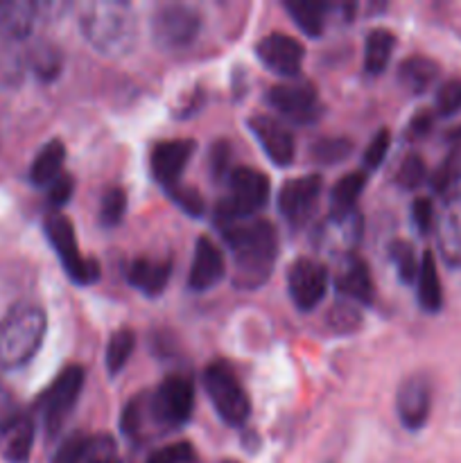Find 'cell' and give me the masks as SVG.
I'll return each mask as SVG.
<instances>
[{"instance_id": "4fadbf2b", "label": "cell", "mask_w": 461, "mask_h": 463, "mask_svg": "<svg viewBox=\"0 0 461 463\" xmlns=\"http://www.w3.org/2000/svg\"><path fill=\"white\" fill-rule=\"evenodd\" d=\"M324 184L319 175L289 179L278 193V211L292 226H303L315 213Z\"/></svg>"}, {"instance_id": "4dcf8cb0", "label": "cell", "mask_w": 461, "mask_h": 463, "mask_svg": "<svg viewBox=\"0 0 461 463\" xmlns=\"http://www.w3.org/2000/svg\"><path fill=\"white\" fill-rule=\"evenodd\" d=\"M353 152V140L339 138V136H330V138H319L312 143L310 156L316 163H324V165H334V163H342L343 158L351 156Z\"/></svg>"}, {"instance_id": "7bdbcfd3", "label": "cell", "mask_w": 461, "mask_h": 463, "mask_svg": "<svg viewBox=\"0 0 461 463\" xmlns=\"http://www.w3.org/2000/svg\"><path fill=\"white\" fill-rule=\"evenodd\" d=\"M32 59H34L32 66H34L36 75H39L41 80H52V77L59 72V66H61V59H59V54L54 52L52 48L36 50Z\"/></svg>"}, {"instance_id": "1f68e13d", "label": "cell", "mask_w": 461, "mask_h": 463, "mask_svg": "<svg viewBox=\"0 0 461 463\" xmlns=\"http://www.w3.org/2000/svg\"><path fill=\"white\" fill-rule=\"evenodd\" d=\"M389 256H391V262L393 267H396L402 283L405 285L414 283L416 276H419V265H420V262H416L414 247H411L407 240H393V242L389 244Z\"/></svg>"}, {"instance_id": "2e32d148", "label": "cell", "mask_w": 461, "mask_h": 463, "mask_svg": "<svg viewBox=\"0 0 461 463\" xmlns=\"http://www.w3.org/2000/svg\"><path fill=\"white\" fill-rule=\"evenodd\" d=\"M194 147H197V143L190 138L158 140L152 149V156H149L154 179L165 185V190L179 184L190 156L194 154Z\"/></svg>"}, {"instance_id": "603a6c76", "label": "cell", "mask_w": 461, "mask_h": 463, "mask_svg": "<svg viewBox=\"0 0 461 463\" xmlns=\"http://www.w3.org/2000/svg\"><path fill=\"white\" fill-rule=\"evenodd\" d=\"M36 21V5L27 0H0V34L21 41L32 34Z\"/></svg>"}, {"instance_id": "f35d334b", "label": "cell", "mask_w": 461, "mask_h": 463, "mask_svg": "<svg viewBox=\"0 0 461 463\" xmlns=\"http://www.w3.org/2000/svg\"><path fill=\"white\" fill-rule=\"evenodd\" d=\"M461 111V80H447L437 93V113L447 118Z\"/></svg>"}, {"instance_id": "b9f144b4", "label": "cell", "mask_w": 461, "mask_h": 463, "mask_svg": "<svg viewBox=\"0 0 461 463\" xmlns=\"http://www.w3.org/2000/svg\"><path fill=\"white\" fill-rule=\"evenodd\" d=\"M208 165H211V175L215 179H221V176L230 175V145L226 140H217L211 147V158H208Z\"/></svg>"}, {"instance_id": "836d02e7", "label": "cell", "mask_w": 461, "mask_h": 463, "mask_svg": "<svg viewBox=\"0 0 461 463\" xmlns=\"http://www.w3.org/2000/svg\"><path fill=\"white\" fill-rule=\"evenodd\" d=\"M90 448V437L84 432H75L68 439H63L61 446L54 452L52 463H86Z\"/></svg>"}, {"instance_id": "83f0119b", "label": "cell", "mask_w": 461, "mask_h": 463, "mask_svg": "<svg viewBox=\"0 0 461 463\" xmlns=\"http://www.w3.org/2000/svg\"><path fill=\"white\" fill-rule=\"evenodd\" d=\"M285 9H287L292 21L296 23L307 36L316 39V36H321V32H324L325 27V16H328L330 5L310 3V0H296V3H285Z\"/></svg>"}, {"instance_id": "74e56055", "label": "cell", "mask_w": 461, "mask_h": 463, "mask_svg": "<svg viewBox=\"0 0 461 463\" xmlns=\"http://www.w3.org/2000/svg\"><path fill=\"white\" fill-rule=\"evenodd\" d=\"M459 175H461V152L459 149H455V152L441 163V167L434 172L429 184H432V188L437 190V193H446V190L459 179Z\"/></svg>"}, {"instance_id": "52a82bcc", "label": "cell", "mask_w": 461, "mask_h": 463, "mask_svg": "<svg viewBox=\"0 0 461 463\" xmlns=\"http://www.w3.org/2000/svg\"><path fill=\"white\" fill-rule=\"evenodd\" d=\"M45 235H48V242L52 244V249L57 251L59 260H61L63 269H66L68 279L75 285H93L99 280V265L93 258H81L80 247H77L75 229H72V222L68 220L61 213H52V215L45 217Z\"/></svg>"}, {"instance_id": "484cf974", "label": "cell", "mask_w": 461, "mask_h": 463, "mask_svg": "<svg viewBox=\"0 0 461 463\" xmlns=\"http://www.w3.org/2000/svg\"><path fill=\"white\" fill-rule=\"evenodd\" d=\"M419 303L425 312H438L443 306V292H441V280H438L437 260H434L432 251H425L420 258L419 276Z\"/></svg>"}, {"instance_id": "d4e9b609", "label": "cell", "mask_w": 461, "mask_h": 463, "mask_svg": "<svg viewBox=\"0 0 461 463\" xmlns=\"http://www.w3.org/2000/svg\"><path fill=\"white\" fill-rule=\"evenodd\" d=\"M438 63L428 57H409L398 66V80L409 93L420 95L437 81Z\"/></svg>"}, {"instance_id": "cb8c5ba5", "label": "cell", "mask_w": 461, "mask_h": 463, "mask_svg": "<svg viewBox=\"0 0 461 463\" xmlns=\"http://www.w3.org/2000/svg\"><path fill=\"white\" fill-rule=\"evenodd\" d=\"M63 161H66V147H63L61 140H50V143H45L43 149H41L34 156V161H32V184L45 185V188H48L52 181H57L59 176L63 175Z\"/></svg>"}, {"instance_id": "ba28073f", "label": "cell", "mask_w": 461, "mask_h": 463, "mask_svg": "<svg viewBox=\"0 0 461 463\" xmlns=\"http://www.w3.org/2000/svg\"><path fill=\"white\" fill-rule=\"evenodd\" d=\"M81 387H84V369L75 364L63 369L50 384L48 392L41 396L39 410L48 437H54L63 428L68 414L75 410Z\"/></svg>"}, {"instance_id": "8992f818", "label": "cell", "mask_w": 461, "mask_h": 463, "mask_svg": "<svg viewBox=\"0 0 461 463\" xmlns=\"http://www.w3.org/2000/svg\"><path fill=\"white\" fill-rule=\"evenodd\" d=\"M149 420L161 430L181 428L190 420L194 410V387L183 375H170L145 398Z\"/></svg>"}, {"instance_id": "4316f807", "label": "cell", "mask_w": 461, "mask_h": 463, "mask_svg": "<svg viewBox=\"0 0 461 463\" xmlns=\"http://www.w3.org/2000/svg\"><path fill=\"white\" fill-rule=\"evenodd\" d=\"M393 48H396V34L387 27H375L366 34L364 45V68L369 75H380L389 66Z\"/></svg>"}, {"instance_id": "bcb514c9", "label": "cell", "mask_w": 461, "mask_h": 463, "mask_svg": "<svg viewBox=\"0 0 461 463\" xmlns=\"http://www.w3.org/2000/svg\"><path fill=\"white\" fill-rule=\"evenodd\" d=\"M429 129H432V116H429V113H419V116L409 122L407 134H409L411 138H420V136L429 134Z\"/></svg>"}, {"instance_id": "ab89813d", "label": "cell", "mask_w": 461, "mask_h": 463, "mask_svg": "<svg viewBox=\"0 0 461 463\" xmlns=\"http://www.w3.org/2000/svg\"><path fill=\"white\" fill-rule=\"evenodd\" d=\"M389 145H391V134H389V129H380L378 134L371 138L369 147H366V152H364L366 170H375V167L382 165L384 156H387V152H389Z\"/></svg>"}, {"instance_id": "7402d4cb", "label": "cell", "mask_w": 461, "mask_h": 463, "mask_svg": "<svg viewBox=\"0 0 461 463\" xmlns=\"http://www.w3.org/2000/svg\"><path fill=\"white\" fill-rule=\"evenodd\" d=\"M437 242L443 260L461 269V199H452L443 208L437 224Z\"/></svg>"}, {"instance_id": "8d00e7d4", "label": "cell", "mask_w": 461, "mask_h": 463, "mask_svg": "<svg viewBox=\"0 0 461 463\" xmlns=\"http://www.w3.org/2000/svg\"><path fill=\"white\" fill-rule=\"evenodd\" d=\"M360 321H362L360 310H357V306H353V303H348V301L334 303L333 310H330V315H328V324L342 335L353 333V330L360 326Z\"/></svg>"}, {"instance_id": "3957f363", "label": "cell", "mask_w": 461, "mask_h": 463, "mask_svg": "<svg viewBox=\"0 0 461 463\" xmlns=\"http://www.w3.org/2000/svg\"><path fill=\"white\" fill-rule=\"evenodd\" d=\"M45 319L43 307L36 303H16L0 321V369L14 371L25 366L43 344Z\"/></svg>"}, {"instance_id": "9c48e42d", "label": "cell", "mask_w": 461, "mask_h": 463, "mask_svg": "<svg viewBox=\"0 0 461 463\" xmlns=\"http://www.w3.org/2000/svg\"><path fill=\"white\" fill-rule=\"evenodd\" d=\"M202 30V16L188 5H163L152 14L154 43L165 50L188 48Z\"/></svg>"}, {"instance_id": "f6af8a7d", "label": "cell", "mask_w": 461, "mask_h": 463, "mask_svg": "<svg viewBox=\"0 0 461 463\" xmlns=\"http://www.w3.org/2000/svg\"><path fill=\"white\" fill-rule=\"evenodd\" d=\"M411 217H414V224L420 233H428L434 226V206L429 199L420 197L416 199L414 206H411Z\"/></svg>"}, {"instance_id": "e575fe53", "label": "cell", "mask_w": 461, "mask_h": 463, "mask_svg": "<svg viewBox=\"0 0 461 463\" xmlns=\"http://www.w3.org/2000/svg\"><path fill=\"white\" fill-rule=\"evenodd\" d=\"M425 176H428V167H425L423 158H420L419 154H409V156L402 158L400 167H398L396 181L400 188L414 190L423 184Z\"/></svg>"}, {"instance_id": "d590c367", "label": "cell", "mask_w": 461, "mask_h": 463, "mask_svg": "<svg viewBox=\"0 0 461 463\" xmlns=\"http://www.w3.org/2000/svg\"><path fill=\"white\" fill-rule=\"evenodd\" d=\"M197 452L188 441L167 443V446L158 448L147 457V463H194Z\"/></svg>"}, {"instance_id": "ffe728a7", "label": "cell", "mask_w": 461, "mask_h": 463, "mask_svg": "<svg viewBox=\"0 0 461 463\" xmlns=\"http://www.w3.org/2000/svg\"><path fill=\"white\" fill-rule=\"evenodd\" d=\"M34 446V420L27 414H14L0 420V455L9 463H27Z\"/></svg>"}, {"instance_id": "277c9868", "label": "cell", "mask_w": 461, "mask_h": 463, "mask_svg": "<svg viewBox=\"0 0 461 463\" xmlns=\"http://www.w3.org/2000/svg\"><path fill=\"white\" fill-rule=\"evenodd\" d=\"M269 199V179L256 167H233L229 175V193L217 203L221 224L251 220Z\"/></svg>"}, {"instance_id": "c3c4849f", "label": "cell", "mask_w": 461, "mask_h": 463, "mask_svg": "<svg viewBox=\"0 0 461 463\" xmlns=\"http://www.w3.org/2000/svg\"><path fill=\"white\" fill-rule=\"evenodd\" d=\"M220 463H238V461H220Z\"/></svg>"}, {"instance_id": "e0dca14e", "label": "cell", "mask_w": 461, "mask_h": 463, "mask_svg": "<svg viewBox=\"0 0 461 463\" xmlns=\"http://www.w3.org/2000/svg\"><path fill=\"white\" fill-rule=\"evenodd\" d=\"M334 288H337L342 301L353 303L357 307L369 306L373 301V280H371L369 265L357 253L343 256L339 260Z\"/></svg>"}, {"instance_id": "6da1fadb", "label": "cell", "mask_w": 461, "mask_h": 463, "mask_svg": "<svg viewBox=\"0 0 461 463\" xmlns=\"http://www.w3.org/2000/svg\"><path fill=\"white\" fill-rule=\"evenodd\" d=\"M224 242L233 253V285L238 289H258L269 280L278 256V233L271 222L251 220L221 224Z\"/></svg>"}, {"instance_id": "9a60e30c", "label": "cell", "mask_w": 461, "mask_h": 463, "mask_svg": "<svg viewBox=\"0 0 461 463\" xmlns=\"http://www.w3.org/2000/svg\"><path fill=\"white\" fill-rule=\"evenodd\" d=\"M256 54L262 66L276 75L296 77L306 59V48L294 36L274 32L256 45Z\"/></svg>"}, {"instance_id": "5bb4252c", "label": "cell", "mask_w": 461, "mask_h": 463, "mask_svg": "<svg viewBox=\"0 0 461 463\" xmlns=\"http://www.w3.org/2000/svg\"><path fill=\"white\" fill-rule=\"evenodd\" d=\"M396 411L400 423L411 432L425 428L432 411V384L425 375H409L398 387Z\"/></svg>"}, {"instance_id": "8fae6325", "label": "cell", "mask_w": 461, "mask_h": 463, "mask_svg": "<svg viewBox=\"0 0 461 463\" xmlns=\"http://www.w3.org/2000/svg\"><path fill=\"white\" fill-rule=\"evenodd\" d=\"M364 222L357 211L351 213H330L315 231V247L330 256H351L353 249L360 244Z\"/></svg>"}, {"instance_id": "5b68a950", "label": "cell", "mask_w": 461, "mask_h": 463, "mask_svg": "<svg viewBox=\"0 0 461 463\" xmlns=\"http://www.w3.org/2000/svg\"><path fill=\"white\" fill-rule=\"evenodd\" d=\"M203 389L215 407L217 416L230 428H240L249 419L251 402L240 384L238 375L224 362H212L203 371Z\"/></svg>"}, {"instance_id": "44dd1931", "label": "cell", "mask_w": 461, "mask_h": 463, "mask_svg": "<svg viewBox=\"0 0 461 463\" xmlns=\"http://www.w3.org/2000/svg\"><path fill=\"white\" fill-rule=\"evenodd\" d=\"M172 276L170 258H136L127 265V280L145 297H158Z\"/></svg>"}, {"instance_id": "30bf717a", "label": "cell", "mask_w": 461, "mask_h": 463, "mask_svg": "<svg viewBox=\"0 0 461 463\" xmlns=\"http://www.w3.org/2000/svg\"><path fill=\"white\" fill-rule=\"evenodd\" d=\"M269 104L298 125L315 122L321 116L319 95H316L315 86L306 80L283 81V84L271 86Z\"/></svg>"}, {"instance_id": "7a4b0ae2", "label": "cell", "mask_w": 461, "mask_h": 463, "mask_svg": "<svg viewBox=\"0 0 461 463\" xmlns=\"http://www.w3.org/2000/svg\"><path fill=\"white\" fill-rule=\"evenodd\" d=\"M80 27L90 48L102 57H127L138 41V23L131 5L120 0H98L81 9Z\"/></svg>"}, {"instance_id": "f1b7e54d", "label": "cell", "mask_w": 461, "mask_h": 463, "mask_svg": "<svg viewBox=\"0 0 461 463\" xmlns=\"http://www.w3.org/2000/svg\"><path fill=\"white\" fill-rule=\"evenodd\" d=\"M366 185L364 172H348L334 184L330 193V213H351Z\"/></svg>"}, {"instance_id": "7dc6e473", "label": "cell", "mask_w": 461, "mask_h": 463, "mask_svg": "<svg viewBox=\"0 0 461 463\" xmlns=\"http://www.w3.org/2000/svg\"><path fill=\"white\" fill-rule=\"evenodd\" d=\"M9 405H12V396H9L7 389H5L3 384H0V414H3V411L7 410Z\"/></svg>"}, {"instance_id": "ac0fdd59", "label": "cell", "mask_w": 461, "mask_h": 463, "mask_svg": "<svg viewBox=\"0 0 461 463\" xmlns=\"http://www.w3.org/2000/svg\"><path fill=\"white\" fill-rule=\"evenodd\" d=\"M247 125L274 165L285 167L294 161V136L287 127L269 116H251Z\"/></svg>"}, {"instance_id": "f546056e", "label": "cell", "mask_w": 461, "mask_h": 463, "mask_svg": "<svg viewBox=\"0 0 461 463\" xmlns=\"http://www.w3.org/2000/svg\"><path fill=\"white\" fill-rule=\"evenodd\" d=\"M134 348H136L134 330L122 328V330H118V333H113L111 339H108V346H107L108 373L111 375L120 373V371L127 366V362H129Z\"/></svg>"}, {"instance_id": "7c38bea8", "label": "cell", "mask_w": 461, "mask_h": 463, "mask_svg": "<svg viewBox=\"0 0 461 463\" xmlns=\"http://www.w3.org/2000/svg\"><path fill=\"white\" fill-rule=\"evenodd\" d=\"M287 289L298 310L312 312L324 301L325 289H328V271L316 260L298 258L287 271Z\"/></svg>"}, {"instance_id": "60d3db41", "label": "cell", "mask_w": 461, "mask_h": 463, "mask_svg": "<svg viewBox=\"0 0 461 463\" xmlns=\"http://www.w3.org/2000/svg\"><path fill=\"white\" fill-rule=\"evenodd\" d=\"M167 193H170V197L174 199V203H179L188 215L197 217L203 213V199L194 188H185V185L176 184L172 185V188H167Z\"/></svg>"}, {"instance_id": "ee69618b", "label": "cell", "mask_w": 461, "mask_h": 463, "mask_svg": "<svg viewBox=\"0 0 461 463\" xmlns=\"http://www.w3.org/2000/svg\"><path fill=\"white\" fill-rule=\"evenodd\" d=\"M72 190H75V181L71 175H61L57 181L48 185V202L52 206H63V203L71 202Z\"/></svg>"}, {"instance_id": "d6986e66", "label": "cell", "mask_w": 461, "mask_h": 463, "mask_svg": "<svg viewBox=\"0 0 461 463\" xmlns=\"http://www.w3.org/2000/svg\"><path fill=\"white\" fill-rule=\"evenodd\" d=\"M226 276V260L217 244L202 235L194 244L193 267L188 274V288L194 292H208Z\"/></svg>"}, {"instance_id": "d6a6232c", "label": "cell", "mask_w": 461, "mask_h": 463, "mask_svg": "<svg viewBox=\"0 0 461 463\" xmlns=\"http://www.w3.org/2000/svg\"><path fill=\"white\" fill-rule=\"evenodd\" d=\"M127 213V193L118 185L108 188L99 202V220L104 226H118Z\"/></svg>"}]
</instances>
